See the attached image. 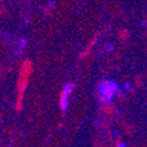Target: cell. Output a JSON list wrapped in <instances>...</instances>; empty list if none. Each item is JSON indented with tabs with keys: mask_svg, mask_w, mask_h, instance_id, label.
Segmentation results:
<instances>
[{
	"mask_svg": "<svg viewBox=\"0 0 147 147\" xmlns=\"http://www.w3.org/2000/svg\"><path fill=\"white\" fill-rule=\"evenodd\" d=\"M31 72H32V63L30 60H26L21 66L20 76L18 80V98L16 102L17 111H20L22 108V99H24V94H25L27 84H28V78H30Z\"/></svg>",
	"mask_w": 147,
	"mask_h": 147,
	"instance_id": "cell-1",
	"label": "cell"
},
{
	"mask_svg": "<svg viewBox=\"0 0 147 147\" xmlns=\"http://www.w3.org/2000/svg\"><path fill=\"white\" fill-rule=\"evenodd\" d=\"M118 91V85L114 81H102L99 85V92H100V100L104 104L111 102L112 98Z\"/></svg>",
	"mask_w": 147,
	"mask_h": 147,
	"instance_id": "cell-2",
	"label": "cell"
},
{
	"mask_svg": "<svg viewBox=\"0 0 147 147\" xmlns=\"http://www.w3.org/2000/svg\"><path fill=\"white\" fill-rule=\"evenodd\" d=\"M73 88H74V85L73 84H67L66 86L63 88L61 93H60V102L59 104H60V109L63 112L66 111V108L68 106V98H69Z\"/></svg>",
	"mask_w": 147,
	"mask_h": 147,
	"instance_id": "cell-3",
	"label": "cell"
},
{
	"mask_svg": "<svg viewBox=\"0 0 147 147\" xmlns=\"http://www.w3.org/2000/svg\"><path fill=\"white\" fill-rule=\"evenodd\" d=\"M113 107L109 105V102L108 104H105V106H102L101 107V111H102V113H105V114H112L114 111H113Z\"/></svg>",
	"mask_w": 147,
	"mask_h": 147,
	"instance_id": "cell-4",
	"label": "cell"
},
{
	"mask_svg": "<svg viewBox=\"0 0 147 147\" xmlns=\"http://www.w3.org/2000/svg\"><path fill=\"white\" fill-rule=\"evenodd\" d=\"M117 147H126V146L122 144V142H118V144H117Z\"/></svg>",
	"mask_w": 147,
	"mask_h": 147,
	"instance_id": "cell-5",
	"label": "cell"
}]
</instances>
